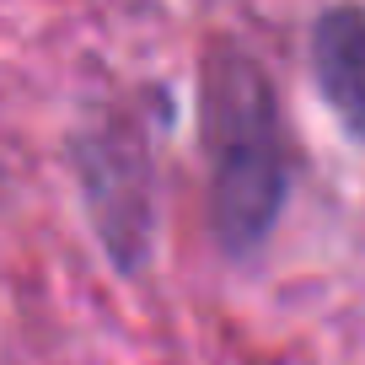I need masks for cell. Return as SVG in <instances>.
<instances>
[{
	"label": "cell",
	"mask_w": 365,
	"mask_h": 365,
	"mask_svg": "<svg viewBox=\"0 0 365 365\" xmlns=\"http://www.w3.org/2000/svg\"><path fill=\"white\" fill-rule=\"evenodd\" d=\"M199 135L210 161V226L231 258L263 247L285 210L279 108L258 59L237 43H210L199 65Z\"/></svg>",
	"instance_id": "6da1fadb"
},
{
	"label": "cell",
	"mask_w": 365,
	"mask_h": 365,
	"mask_svg": "<svg viewBox=\"0 0 365 365\" xmlns=\"http://www.w3.org/2000/svg\"><path fill=\"white\" fill-rule=\"evenodd\" d=\"M86 182H91V210L103 226L108 247L118 263L135 269L145 252L150 226V194H145V150L135 135H108L86 145Z\"/></svg>",
	"instance_id": "7a4b0ae2"
},
{
	"label": "cell",
	"mask_w": 365,
	"mask_h": 365,
	"mask_svg": "<svg viewBox=\"0 0 365 365\" xmlns=\"http://www.w3.org/2000/svg\"><path fill=\"white\" fill-rule=\"evenodd\" d=\"M312 70L333 118L365 145V6H333L317 16Z\"/></svg>",
	"instance_id": "3957f363"
}]
</instances>
